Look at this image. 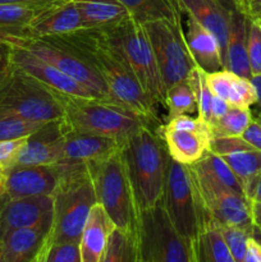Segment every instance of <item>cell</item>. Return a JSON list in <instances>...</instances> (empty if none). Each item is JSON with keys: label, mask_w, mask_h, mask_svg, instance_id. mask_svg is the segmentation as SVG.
Returning a JSON list of instances; mask_svg holds the SVG:
<instances>
[{"label": "cell", "mask_w": 261, "mask_h": 262, "mask_svg": "<svg viewBox=\"0 0 261 262\" xmlns=\"http://www.w3.org/2000/svg\"><path fill=\"white\" fill-rule=\"evenodd\" d=\"M0 112L13 113L33 122H50L64 117L55 91L14 66L0 86Z\"/></svg>", "instance_id": "cell-7"}, {"label": "cell", "mask_w": 261, "mask_h": 262, "mask_svg": "<svg viewBox=\"0 0 261 262\" xmlns=\"http://www.w3.org/2000/svg\"><path fill=\"white\" fill-rule=\"evenodd\" d=\"M161 205L171 224L189 243L196 239L202 225L210 220L200 207L188 165L174 161L169 154Z\"/></svg>", "instance_id": "cell-10"}, {"label": "cell", "mask_w": 261, "mask_h": 262, "mask_svg": "<svg viewBox=\"0 0 261 262\" xmlns=\"http://www.w3.org/2000/svg\"><path fill=\"white\" fill-rule=\"evenodd\" d=\"M136 242L141 262H193L191 243L179 234L161 204L138 214Z\"/></svg>", "instance_id": "cell-9"}, {"label": "cell", "mask_w": 261, "mask_h": 262, "mask_svg": "<svg viewBox=\"0 0 261 262\" xmlns=\"http://www.w3.org/2000/svg\"><path fill=\"white\" fill-rule=\"evenodd\" d=\"M3 42L25 49L30 54L48 61L59 71L83 84L97 97L109 100L106 84L95 71L92 64L77 49L69 45L59 36H48V37L18 36V37L5 38Z\"/></svg>", "instance_id": "cell-8"}, {"label": "cell", "mask_w": 261, "mask_h": 262, "mask_svg": "<svg viewBox=\"0 0 261 262\" xmlns=\"http://www.w3.org/2000/svg\"><path fill=\"white\" fill-rule=\"evenodd\" d=\"M255 120H256V122H257V123H260V124H261V112H260V113H258V114H257V115H256Z\"/></svg>", "instance_id": "cell-52"}, {"label": "cell", "mask_w": 261, "mask_h": 262, "mask_svg": "<svg viewBox=\"0 0 261 262\" xmlns=\"http://www.w3.org/2000/svg\"><path fill=\"white\" fill-rule=\"evenodd\" d=\"M3 197H4V196H2V197H0V204H2V201H3Z\"/></svg>", "instance_id": "cell-55"}, {"label": "cell", "mask_w": 261, "mask_h": 262, "mask_svg": "<svg viewBox=\"0 0 261 262\" xmlns=\"http://www.w3.org/2000/svg\"><path fill=\"white\" fill-rule=\"evenodd\" d=\"M241 10L253 22L261 25V0H234Z\"/></svg>", "instance_id": "cell-41"}, {"label": "cell", "mask_w": 261, "mask_h": 262, "mask_svg": "<svg viewBox=\"0 0 261 262\" xmlns=\"http://www.w3.org/2000/svg\"><path fill=\"white\" fill-rule=\"evenodd\" d=\"M230 105L225 101L224 99L219 96H215L212 95V100H211V123L214 120L220 119L222 117H224L227 114V112L229 110ZM210 123V124H211Z\"/></svg>", "instance_id": "cell-44"}, {"label": "cell", "mask_w": 261, "mask_h": 262, "mask_svg": "<svg viewBox=\"0 0 261 262\" xmlns=\"http://www.w3.org/2000/svg\"><path fill=\"white\" fill-rule=\"evenodd\" d=\"M251 82H252L253 86H255L256 94H257V102H256V104H258L261 106V74L252 76Z\"/></svg>", "instance_id": "cell-48"}, {"label": "cell", "mask_w": 261, "mask_h": 262, "mask_svg": "<svg viewBox=\"0 0 261 262\" xmlns=\"http://www.w3.org/2000/svg\"><path fill=\"white\" fill-rule=\"evenodd\" d=\"M101 32L109 45L129 67L154 105L156 107L158 105L166 106L165 84L145 26L129 17L119 25L102 28Z\"/></svg>", "instance_id": "cell-4"}, {"label": "cell", "mask_w": 261, "mask_h": 262, "mask_svg": "<svg viewBox=\"0 0 261 262\" xmlns=\"http://www.w3.org/2000/svg\"><path fill=\"white\" fill-rule=\"evenodd\" d=\"M100 262H140L136 235L115 228Z\"/></svg>", "instance_id": "cell-31"}, {"label": "cell", "mask_w": 261, "mask_h": 262, "mask_svg": "<svg viewBox=\"0 0 261 262\" xmlns=\"http://www.w3.org/2000/svg\"><path fill=\"white\" fill-rule=\"evenodd\" d=\"M210 150L229 165L246 197L252 201L253 189L261 171V151L248 145L242 137H214Z\"/></svg>", "instance_id": "cell-14"}, {"label": "cell", "mask_w": 261, "mask_h": 262, "mask_svg": "<svg viewBox=\"0 0 261 262\" xmlns=\"http://www.w3.org/2000/svg\"><path fill=\"white\" fill-rule=\"evenodd\" d=\"M123 145L112 137L67 129L60 160L55 165L60 169L87 168L119 152Z\"/></svg>", "instance_id": "cell-13"}, {"label": "cell", "mask_w": 261, "mask_h": 262, "mask_svg": "<svg viewBox=\"0 0 261 262\" xmlns=\"http://www.w3.org/2000/svg\"><path fill=\"white\" fill-rule=\"evenodd\" d=\"M165 107L169 110V118L197 112V100L188 78L166 90Z\"/></svg>", "instance_id": "cell-33"}, {"label": "cell", "mask_w": 261, "mask_h": 262, "mask_svg": "<svg viewBox=\"0 0 261 262\" xmlns=\"http://www.w3.org/2000/svg\"><path fill=\"white\" fill-rule=\"evenodd\" d=\"M45 8L48 7L0 4V41L26 36L32 20Z\"/></svg>", "instance_id": "cell-30"}, {"label": "cell", "mask_w": 261, "mask_h": 262, "mask_svg": "<svg viewBox=\"0 0 261 262\" xmlns=\"http://www.w3.org/2000/svg\"><path fill=\"white\" fill-rule=\"evenodd\" d=\"M79 30H83V22L76 3L73 0H63L41 10L27 28L26 36L48 37Z\"/></svg>", "instance_id": "cell-19"}, {"label": "cell", "mask_w": 261, "mask_h": 262, "mask_svg": "<svg viewBox=\"0 0 261 262\" xmlns=\"http://www.w3.org/2000/svg\"><path fill=\"white\" fill-rule=\"evenodd\" d=\"M38 258L40 262H82L79 243L46 242Z\"/></svg>", "instance_id": "cell-37"}, {"label": "cell", "mask_w": 261, "mask_h": 262, "mask_svg": "<svg viewBox=\"0 0 261 262\" xmlns=\"http://www.w3.org/2000/svg\"><path fill=\"white\" fill-rule=\"evenodd\" d=\"M241 137L256 150L261 151V124L255 119L250 123Z\"/></svg>", "instance_id": "cell-42"}, {"label": "cell", "mask_w": 261, "mask_h": 262, "mask_svg": "<svg viewBox=\"0 0 261 262\" xmlns=\"http://www.w3.org/2000/svg\"><path fill=\"white\" fill-rule=\"evenodd\" d=\"M9 49L10 61H12L13 66L30 74L31 77L36 78L49 89L60 92V94L72 95V96L97 97L94 92L90 91L83 84L77 82L68 74L59 71L58 68L51 66L48 61L30 54L25 49L14 45H9Z\"/></svg>", "instance_id": "cell-17"}, {"label": "cell", "mask_w": 261, "mask_h": 262, "mask_svg": "<svg viewBox=\"0 0 261 262\" xmlns=\"http://www.w3.org/2000/svg\"><path fill=\"white\" fill-rule=\"evenodd\" d=\"M184 41L196 67L205 73L224 69L222 49L216 37L189 15L187 30L184 31Z\"/></svg>", "instance_id": "cell-22"}, {"label": "cell", "mask_w": 261, "mask_h": 262, "mask_svg": "<svg viewBox=\"0 0 261 262\" xmlns=\"http://www.w3.org/2000/svg\"><path fill=\"white\" fill-rule=\"evenodd\" d=\"M189 168L201 178L212 182L215 184H219V186L235 192V193L246 196L240 181L234 176L229 165L211 150L206 151L205 155L197 163L189 165Z\"/></svg>", "instance_id": "cell-29"}, {"label": "cell", "mask_w": 261, "mask_h": 262, "mask_svg": "<svg viewBox=\"0 0 261 262\" xmlns=\"http://www.w3.org/2000/svg\"><path fill=\"white\" fill-rule=\"evenodd\" d=\"M189 173L200 207L209 219L219 225H232L252 232V201L201 178L191 168Z\"/></svg>", "instance_id": "cell-12"}, {"label": "cell", "mask_w": 261, "mask_h": 262, "mask_svg": "<svg viewBox=\"0 0 261 262\" xmlns=\"http://www.w3.org/2000/svg\"><path fill=\"white\" fill-rule=\"evenodd\" d=\"M63 0H0V4L32 5V7H49Z\"/></svg>", "instance_id": "cell-46"}, {"label": "cell", "mask_w": 261, "mask_h": 262, "mask_svg": "<svg viewBox=\"0 0 261 262\" xmlns=\"http://www.w3.org/2000/svg\"><path fill=\"white\" fill-rule=\"evenodd\" d=\"M230 23L228 35L225 69L243 78H252L247 54V17L234 0H229Z\"/></svg>", "instance_id": "cell-24"}, {"label": "cell", "mask_w": 261, "mask_h": 262, "mask_svg": "<svg viewBox=\"0 0 261 262\" xmlns=\"http://www.w3.org/2000/svg\"><path fill=\"white\" fill-rule=\"evenodd\" d=\"M130 18L141 25L155 20H169L182 25V8L178 0H119Z\"/></svg>", "instance_id": "cell-28"}, {"label": "cell", "mask_w": 261, "mask_h": 262, "mask_svg": "<svg viewBox=\"0 0 261 262\" xmlns=\"http://www.w3.org/2000/svg\"><path fill=\"white\" fill-rule=\"evenodd\" d=\"M227 102L230 106L250 107L257 102V94L251 79L234 74Z\"/></svg>", "instance_id": "cell-38"}, {"label": "cell", "mask_w": 261, "mask_h": 262, "mask_svg": "<svg viewBox=\"0 0 261 262\" xmlns=\"http://www.w3.org/2000/svg\"><path fill=\"white\" fill-rule=\"evenodd\" d=\"M160 136L169 156L183 165L197 163L210 150L212 136L206 132L171 129L159 125Z\"/></svg>", "instance_id": "cell-23"}, {"label": "cell", "mask_w": 261, "mask_h": 262, "mask_svg": "<svg viewBox=\"0 0 261 262\" xmlns=\"http://www.w3.org/2000/svg\"><path fill=\"white\" fill-rule=\"evenodd\" d=\"M87 170L92 179L97 204L104 207L115 228L136 235L138 210L122 150L106 160L90 164Z\"/></svg>", "instance_id": "cell-6"}, {"label": "cell", "mask_w": 261, "mask_h": 262, "mask_svg": "<svg viewBox=\"0 0 261 262\" xmlns=\"http://www.w3.org/2000/svg\"><path fill=\"white\" fill-rule=\"evenodd\" d=\"M32 262H40V258H38V256H37V258H36V260L32 261Z\"/></svg>", "instance_id": "cell-54"}, {"label": "cell", "mask_w": 261, "mask_h": 262, "mask_svg": "<svg viewBox=\"0 0 261 262\" xmlns=\"http://www.w3.org/2000/svg\"><path fill=\"white\" fill-rule=\"evenodd\" d=\"M253 118L250 107L230 106L224 117L210 124L214 137H241Z\"/></svg>", "instance_id": "cell-32"}, {"label": "cell", "mask_w": 261, "mask_h": 262, "mask_svg": "<svg viewBox=\"0 0 261 262\" xmlns=\"http://www.w3.org/2000/svg\"><path fill=\"white\" fill-rule=\"evenodd\" d=\"M197 100V117L210 125L211 123V100L212 94L206 82V73L199 67H194L187 77Z\"/></svg>", "instance_id": "cell-35"}, {"label": "cell", "mask_w": 261, "mask_h": 262, "mask_svg": "<svg viewBox=\"0 0 261 262\" xmlns=\"http://www.w3.org/2000/svg\"><path fill=\"white\" fill-rule=\"evenodd\" d=\"M12 68L13 66L12 61H10L9 45H7L5 42L0 41V86H2L3 82L7 79V77L9 76Z\"/></svg>", "instance_id": "cell-43"}, {"label": "cell", "mask_w": 261, "mask_h": 262, "mask_svg": "<svg viewBox=\"0 0 261 262\" xmlns=\"http://www.w3.org/2000/svg\"><path fill=\"white\" fill-rule=\"evenodd\" d=\"M0 262H5L4 257H3V252H2V246H0Z\"/></svg>", "instance_id": "cell-53"}, {"label": "cell", "mask_w": 261, "mask_h": 262, "mask_svg": "<svg viewBox=\"0 0 261 262\" xmlns=\"http://www.w3.org/2000/svg\"><path fill=\"white\" fill-rule=\"evenodd\" d=\"M182 10L189 17L204 26L216 37L222 49L223 60L225 68V54H227L228 35H229L230 7L229 0H178Z\"/></svg>", "instance_id": "cell-20"}, {"label": "cell", "mask_w": 261, "mask_h": 262, "mask_svg": "<svg viewBox=\"0 0 261 262\" xmlns=\"http://www.w3.org/2000/svg\"><path fill=\"white\" fill-rule=\"evenodd\" d=\"M252 237L261 245V232L255 227V225H253V229H252Z\"/></svg>", "instance_id": "cell-50"}, {"label": "cell", "mask_w": 261, "mask_h": 262, "mask_svg": "<svg viewBox=\"0 0 261 262\" xmlns=\"http://www.w3.org/2000/svg\"><path fill=\"white\" fill-rule=\"evenodd\" d=\"M140 262H141V261H140Z\"/></svg>", "instance_id": "cell-57"}, {"label": "cell", "mask_w": 261, "mask_h": 262, "mask_svg": "<svg viewBox=\"0 0 261 262\" xmlns=\"http://www.w3.org/2000/svg\"><path fill=\"white\" fill-rule=\"evenodd\" d=\"M216 225L234 261L245 262L246 253H247V243L251 235H252V232L247 229H242V228L232 227V225Z\"/></svg>", "instance_id": "cell-36"}, {"label": "cell", "mask_w": 261, "mask_h": 262, "mask_svg": "<svg viewBox=\"0 0 261 262\" xmlns=\"http://www.w3.org/2000/svg\"><path fill=\"white\" fill-rule=\"evenodd\" d=\"M53 223L20 228L0 238L3 257L5 262H32L40 255L48 241Z\"/></svg>", "instance_id": "cell-21"}, {"label": "cell", "mask_w": 261, "mask_h": 262, "mask_svg": "<svg viewBox=\"0 0 261 262\" xmlns=\"http://www.w3.org/2000/svg\"><path fill=\"white\" fill-rule=\"evenodd\" d=\"M4 176L7 199L31 196H54L60 184V173L56 165H14Z\"/></svg>", "instance_id": "cell-15"}, {"label": "cell", "mask_w": 261, "mask_h": 262, "mask_svg": "<svg viewBox=\"0 0 261 262\" xmlns=\"http://www.w3.org/2000/svg\"><path fill=\"white\" fill-rule=\"evenodd\" d=\"M245 262H261V245L252 235L248 239Z\"/></svg>", "instance_id": "cell-45"}, {"label": "cell", "mask_w": 261, "mask_h": 262, "mask_svg": "<svg viewBox=\"0 0 261 262\" xmlns=\"http://www.w3.org/2000/svg\"><path fill=\"white\" fill-rule=\"evenodd\" d=\"M193 262H194V261H193Z\"/></svg>", "instance_id": "cell-56"}, {"label": "cell", "mask_w": 261, "mask_h": 262, "mask_svg": "<svg viewBox=\"0 0 261 262\" xmlns=\"http://www.w3.org/2000/svg\"><path fill=\"white\" fill-rule=\"evenodd\" d=\"M138 214L161 204L168 151L161 138L145 125L122 148Z\"/></svg>", "instance_id": "cell-2"}, {"label": "cell", "mask_w": 261, "mask_h": 262, "mask_svg": "<svg viewBox=\"0 0 261 262\" xmlns=\"http://www.w3.org/2000/svg\"><path fill=\"white\" fill-rule=\"evenodd\" d=\"M5 193V186H4V176L3 173H0V197L4 196Z\"/></svg>", "instance_id": "cell-51"}, {"label": "cell", "mask_w": 261, "mask_h": 262, "mask_svg": "<svg viewBox=\"0 0 261 262\" xmlns=\"http://www.w3.org/2000/svg\"><path fill=\"white\" fill-rule=\"evenodd\" d=\"M54 196H31L9 200L0 204V238L20 228L53 223Z\"/></svg>", "instance_id": "cell-16"}, {"label": "cell", "mask_w": 261, "mask_h": 262, "mask_svg": "<svg viewBox=\"0 0 261 262\" xmlns=\"http://www.w3.org/2000/svg\"><path fill=\"white\" fill-rule=\"evenodd\" d=\"M46 122H33L13 113L0 112V141L26 138L40 129Z\"/></svg>", "instance_id": "cell-34"}, {"label": "cell", "mask_w": 261, "mask_h": 262, "mask_svg": "<svg viewBox=\"0 0 261 262\" xmlns=\"http://www.w3.org/2000/svg\"><path fill=\"white\" fill-rule=\"evenodd\" d=\"M145 26L165 89L183 81L196 67L184 41L181 23L155 20Z\"/></svg>", "instance_id": "cell-11"}, {"label": "cell", "mask_w": 261, "mask_h": 262, "mask_svg": "<svg viewBox=\"0 0 261 262\" xmlns=\"http://www.w3.org/2000/svg\"><path fill=\"white\" fill-rule=\"evenodd\" d=\"M191 247L194 262H235L216 223L211 219L202 225Z\"/></svg>", "instance_id": "cell-27"}, {"label": "cell", "mask_w": 261, "mask_h": 262, "mask_svg": "<svg viewBox=\"0 0 261 262\" xmlns=\"http://www.w3.org/2000/svg\"><path fill=\"white\" fill-rule=\"evenodd\" d=\"M114 229V223L104 207L100 204H95L90 211L79 241L82 262H100Z\"/></svg>", "instance_id": "cell-25"}, {"label": "cell", "mask_w": 261, "mask_h": 262, "mask_svg": "<svg viewBox=\"0 0 261 262\" xmlns=\"http://www.w3.org/2000/svg\"><path fill=\"white\" fill-rule=\"evenodd\" d=\"M67 125L63 119L46 122L26 138L14 165H54L60 160Z\"/></svg>", "instance_id": "cell-18"}, {"label": "cell", "mask_w": 261, "mask_h": 262, "mask_svg": "<svg viewBox=\"0 0 261 262\" xmlns=\"http://www.w3.org/2000/svg\"><path fill=\"white\" fill-rule=\"evenodd\" d=\"M252 220L253 225L261 232V201L252 202Z\"/></svg>", "instance_id": "cell-47"}, {"label": "cell", "mask_w": 261, "mask_h": 262, "mask_svg": "<svg viewBox=\"0 0 261 262\" xmlns=\"http://www.w3.org/2000/svg\"><path fill=\"white\" fill-rule=\"evenodd\" d=\"M95 204L96 194L87 168L61 171L60 184L54 194L53 225L46 242L79 243Z\"/></svg>", "instance_id": "cell-5"}, {"label": "cell", "mask_w": 261, "mask_h": 262, "mask_svg": "<svg viewBox=\"0 0 261 262\" xmlns=\"http://www.w3.org/2000/svg\"><path fill=\"white\" fill-rule=\"evenodd\" d=\"M81 13L83 30H102L117 26L130 17L119 0H73Z\"/></svg>", "instance_id": "cell-26"}, {"label": "cell", "mask_w": 261, "mask_h": 262, "mask_svg": "<svg viewBox=\"0 0 261 262\" xmlns=\"http://www.w3.org/2000/svg\"><path fill=\"white\" fill-rule=\"evenodd\" d=\"M59 37L79 51L99 73L109 91V100L146 120L158 122L156 106L146 95L122 56L109 45L101 30H79Z\"/></svg>", "instance_id": "cell-1"}, {"label": "cell", "mask_w": 261, "mask_h": 262, "mask_svg": "<svg viewBox=\"0 0 261 262\" xmlns=\"http://www.w3.org/2000/svg\"><path fill=\"white\" fill-rule=\"evenodd\" d=\"M247 54L252 76L261 74V25L247 18Z\"/></svg>", "instance_id": "cell-39"}, {"label": "cell", "mask_w": 261, "mask_h": 262, "mask_svg": "<svg viewBox=\"0 0 261 262\" xmlns=\"http://www.w3.org/2000/svg\"><path fill=\"white\" fill-rule=\"evenodd\" d=\"M55 94L63 106L64 123L71 130L112 137L125 143L145 125L151 127L140 115L109 100L72 96L58 91Z\"/></svg>", "instance_id": "cell-3"}, {"label": "cell", "mask_w": 261, "mask_h": 262, "mask_svg": "<svg viewBox=\"0 0 261 262\" xmlns=\"http://www.w3.org/2000/svg\"><path fill=\"white\" fill-rule=\"evenodd\" d=\"M261 201V171L257 177V181H256L255 189H253L252 194V202H260Z\"/></svg>", "instance_id": "cell-49"}, {"label": "cell", "mask_w": 261, "mask_h": 262, "mask_svg": "<svg viewBox=\"0 0 261 262\" xmlns=\"http://www.w3.org/2000/svg\"><path fill=\"white\" fill-rule=\"evenodd\" d=\"M27 138V137H26ZM26 138L12 141H0V173L14 166L20 148L25 145Z\"/></svg>", "instance_id": "cell-40"}]
</instances>
